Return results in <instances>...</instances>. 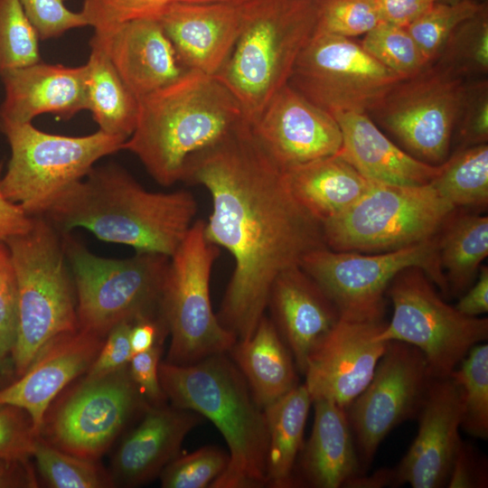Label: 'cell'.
<instances>
[{
  "label": "cell",
  "mask_w": 488,
  "mask_h": 488,
  "mask_svg": "<svg viewBox=\"0 0 488 488\" xmlns=\"http://www.w3.org/2000/svg\"><path fill=\"white\" fill-rule=\"evenodd\" d=\"M312 403L304 383L263 408L268 434L267 486L296 487L295 470Z\"/></svg>",
  "instance_id": "f546056e"
},
{
  "label": "cell",
  "mask_w": 488,
  "mask_h": 488,
  "mask_svg": "<svg viewBox=\"0 0 488 488\" xmlns=\"http://www.w3.org/2000/svg\"><path fill=\"white\" fill-rule=\"evenodd\" d=\"M437 244L448 294L460 296L488 256V217L456 210L437 234Z\"/></svg>",
  "instance_id": "1f68e13d"
},
{
  "label": "cell",
  "mask_w": 488,
  "mask_h": 488,
  "mask_svg": "<svg viewBox=\"0 0 488 488\" xmlns=\"http://www.w3.org/2000/svg\"><path fill=\"white\" fill-rule=\"evenodd\" d=\"M296 201L321 223L354 204L374 183L338 154L284 171Z\"/></svg>",
  "instance_id": "83f0119b"
},
{
  "label": "cell",
  "mask_w": 488,
  "mask_h": 488,
  "mask_svg": "<svg viewBox=\"0 0 488 488\" xmlns=\"http://www.w3.org/2000/svg\"><path fill=\"white\" fill-rule=\"evenodd\" d=\"M133 322L124 321L114 326L86 371L84 380H95L128 365L132 357L130 331Z\"/></svg>",
  "instance_id": "7dc6e473"
},
{
  "label": "cell",
  "mask_w": 488,
  "mask_h": 488,
  "mask_svg": "<svg viewBox=\"0 0 488 488\" xmlns=\"http://www.w3.org/2000/svg\"><path fill=\"white\" fill-rule=\"evenodd\" d=\"M244 121L230 90L214 75L187 70L138 99L135 129L122 150L134 154L159 184L182 182L187 160Z\"/></svg>",
  "instance_id": "3957f363"
},
{
  "label": "cell",
  "mask_w": 488,
  "mask_h": 488,
  "mask_svg": "<svg viewBox=\"0 0 488 488\" xmlns=\"http://www.w3.org/2000/svg\"><path fill=\"white\" fill-rule=\"evenodd\" d=\"M430 183L456 209H485L488 204V145L454 150Z\"/></svg>",
  "instance_id": "d6a6232c"
},
{
  "label": "cell",
  "mask_w": 488,
  "mask_h": 488,
  "mask_svg": "<svg viewBox=\"0 0 488 488\" xmlns=\"http://www.w3.org/2000/svg\"><path fill=\"white\" fill-rule=\"evenodd\" d=\"M40 40L57 38L69 30L87 26L80 13L68 9L63 0H18Z\"/></svg>",
  "instance_id": "bcb514c9"
},
{
  "label": "cell",
  "mask_w": 488,
  "mask_h": 488,
  "mask_svg": "<svg viewBox=\"0 0 488 488\" xmlns=\"http://www.w3.org/2000/svg\"><path fill=\"white\" fill-rule=\"evenodd\" d=\"M104 338L80 327L56 336L21 376L0 388V405L23 409L40 435L51 403L69 383L86 373Z\"/></svg>",
  "instance_id": "ffe728a7"
},
{
  "label": "cell",
  "mask_w": 488,
  "mask_h": 488,
  "mask_svg": "<svg viewBox=\"0 0 488 488\" xmlns=\"http://www.w3.org/2000/svg\"><path fill=\"white\" fill-rule=\"evenodd\" d=\"M455 1H459V0H454V2H455Z\"/></svg>",
  "instance_id": "680465c9"
},
{
  "label": "cell",
  "mask_w": 488,
  "mask_h": 488,
  "mask_svg": "<svg viewBox=\"0 0 488 488\" xmlns=\"http://www.w3.org/2000/svg\"><path fill=\"white\" fill-rule=\"evenodd\" d=\"M467 80L435 61L399 80L370 114L409 155L439 165L450 155Z\"/></svg>",
  "instance_id": "4fadbf2b"
},
{
  "label": "cell",
  "mask_w": 488,
  "mask_h": 488,
  "mask_svg": "<svg viewBox=\"0 0 488 488\" xmlns=\"http://www.w3.org/2000/svg\"><path fill=\"white\" fill-rule=\"evenodd\" d=\"M0 131L11 151L2 192L31 217L43 215L99 159L122 150L126 141L100 130L82 136L51 134L32 123L1 125Z\"/></svg>",
  "instance_id": "ba28073f"
},
{
  "label": "cell",
  "mask_w": 488,
  "mask_h": 488,
  "mask_svg": "<svg viewBox=\"0 0 488 488\" xmlns=\"http://www.w3.org/2000/svg\"><path fill=\"white\" fill-rule=\"evenodd\" d=\"M179 2H190V3H218V2H237L243 0H173Z\"/></svg>",
  "instance_id": "6f0895ef"
},
{
  "label": "cell",
  "mask_w": 488,
  "mask_h": 488,
  "mask_svg": "<svg viewBox=\"0 0 488 488\" xmlns=\"http://www.w3.org/2000/svg\"><path fill=\"white\" fill-rule=\"evenodd\" d=\"M17 279V328L12 352L21 376L56 336L78 326L76 296L62 235L42 215L31 229L5 240Z\"/></svg>",
  "instance_id": "8992f818"
},
{
  "label": "cell",
  "mask_w": 488,
  "mask_h": 488,
  "mask_svg": "<svg viewBox=\"0 0 488 488\" xmlns=\"http://www.w3.org/2000/svg\"><path fill=\"white\" fill-rule=\"evenodd\" d=\"M380 22L376 0H322L316 33L352 38Z\"/></svg>",
  "instance_id": "60d3db41"
},
{
  "label": "cell",
  "mask_w": 488,
  "mask_h": 488,
  "mask_svg": "<svg viewBox=\"0 0 488 488\" xmlns=\"http://www.w3.org/2000/svg\"><path fill=\"white\" fill-rule=\"evenodd\" d=\"M0 77L5 88L0 126L32 123L47 113L69 120L88 109L85 64L67 67L41 61Z\"/></svg>",
  "instance_id": "603a6c76"
},
{
  "label": "cell",
  "mask_w": 488,
  "mask_h": 488,
  "mask_svg": "<svg viewBox=\"0 0 488 488\" xmlns=\"http://www.w3.org/2000/svg\"><path fill=\"white\" fill-rule=\"evenodd\" d=\"M268 155L284 171L336 155L342 132L334 117L286 84L250 123Z\"/></svg>",
  "instance_id": "e0dca14e"
},
{
  "label": "cell",
  "mask_w": 488,
  "mask_h": 488,
  "mask_svg": "<svg viewBox=\"0 0 488 488\" xmlns=\"http://www.w3.org/2000/svg\"><path fill=\"white\" fill-rule=\"evenodd\" d=\"M435 61L465 80L487 77L488 6L455 27Z\"/></svg>",
  "instance_id": "e575fe53"
},
{
  "label": "cell",
  "mask_w": 488,
  "mask_h": 488,
  "mask_svg": "<svg viewBox=\"0 0 488 488\" xmlns=\"http://www.w3.org/2000/svg\"><path fill=\"white\" fill-rule=\"evenodd\" d=\"M462 412L460 390L452 378H433L417 416L418 435L395 467L399 485H446L461 442Z\"/></svg>",
  "instance_id": "d6986e66"
},
{
  "label": "cell",
  "mask_w": 488,
  "mask_h": 488,
  "mask_svg": "<svg viewBox=\"0 0 488 488\" xmlns=\"http://www.w3.org/2000/svg\"><path fill=\"white\" fill-rule=\"evenodd\" d=\"M182 182L211 195L205 236L234 260L217 317L237 341L249 339L265 315L275 279L326 247L322 223L294 197L284 170L248 121L192 155Z\"/></svg>",
  "instance_id": "6da1fadb"
},
{
  "label": "cell",
  "mask_w": 488,
  "mask_h": 488,
  "mask_svg": "<svg viewBox=\"0 0 488 488\" xmlns=\"http://www.w3.org/2000/svg\"><path fill=\"white\" fill-rule=\"evenodd\" d=\"M342 132L337 153L367 179L382 183L421 185L430 183L441 164L422 162L393 143L368 114H333Z\"/></svg>",
  "instance_id": "484cf974"
},
{
  "label": "cell",
  "mask_w": 488,
  "mask_h": 488,
  "mask_svg": "<svg viewBox=\"0 0 488 488\" xmlns=\"http://www.w3.org/2000/svg\"><path fill=\"white\" fill-rule=\"evenodd\" d=\"M360 42L368 53L400 79L411 77L428 65L403 26L380 22Z\"/></svg>",
  "instance_id": "f35d334b"
},
{
  "label": "cell",
  "mask_w": 488,
  "mask_h": 488,
  "mask_svg": "<svg viewBox=\"0 0 488 488\" xmlns=\"http://www.w3.org/2000/svg\"><path fill=\"white\" fill-rule=\"evenodd\" d=\"M173 0H83L80 14L94 33L128 22L158 19Z\"/></svg>",
  "instance_id": "b9f144b4"
},
{
  "label": "cell",
  "mask_w": 488,
  "mask_h": 488,
  "mask_svg": "<svg viewBox=\"0 0 488 488\" xmlns=\"http://www.w3.org/2000/svg\"><path fill=\"white\" fill-rule=\"evenodd\" d=\"M229 352L262 408L298 385L292 353L266 315L252 336L237 341Z\"/></svg>",
  "instance_id": "f1b7e54d"
},
{
  "label": "cell",
  "mask_w": 488,
  "mask_h": 488,
  "mask_svg": "<svg viewBox=\"0 0 488 488\" xmlns=\"http://www.w3.org/2000/svg\"><path fill=\"white\" fill-rule=\"evenodd\" d=\"M395 468H381L370 475L362 474L354 476L345 483V488H383L399 486Z\"/></svg>",
  "instance_id": "11a10c76"
},
{
  "label": "cell",
  "mask_w": 488,
  "mask_h": 488,
  "mask_svg": "<svg viewBox=\"0 0 488 488\" xmlns=\"http://www.w3.org/2000/svg\"><path fill=\"white\" fill-rule=\"evenodd\" d=\"M87 68L88 109L99 130L127 140L133 133L138 99L124 83L103 47L93 37Z\"/></svg>",
  "instance_id": "4dcf8cb0"
},
{
  "label": "cell",
  "mask_w": 488,
  "mask_h": 488,
  "mask_svg": "<svg viewBox=\"0 0 488 488\" xmlns=\"http://www.w3.org/2000/svg\"><path fill=\"white\" fill-rule=\"evenodd\" d=\"M246 1L169 4L157 20L185 70L218 73L239 36Z\"/></svg>",
  "instance_id": "44dd1931"
},
{
  "label": "cell",
  "mask_w": 488,
  "mask_h": 488,
  "mask_svg": "<svg viewBox=\"0 0 488 488\" xmlns=\"http://www.w3.org/2000/svg\"><path fill=\"white\" fill-rule=\"evenodd\" d=\"M322 0H247L239 36L214 75L250 123L282 87L317 31Z\"/></svg>",
  "instance_id": "5b68a950"
},
{
  "label": "cell",
  "mask_w": 488,
  "mask_h": 488,
  "mask_svg": "<svg viewBox=\"0 0 488 488\" xmlns=\"http://www.w3.org/2000/svg\"><path fill=\"white\" fill-rule=\"evenodd\" d=\"M311 436L298 456L296 486L343 487L362 474L345 408L329 399H315Z\"/></svg>",
  "instance_id": "4316f807"
},
{
  "label": "cell",
  "mask_w": 488,
  "mask_h": 488,
  "mask_svg": "<svg viewBox=\"0 0 488 488\" xmlns=\"http://www.w3.org/2000/svg\"><path fill=\"white\" fill-rule=\"evenodd\" d=\"M456 210L431 183L374 182L349 209L322 223L324 239L337 251L395 250L435 238Z\"/></svg>",
  "instance_id": "9c48e42d"
},
{
  "label": "cell",
  "mask_w": 488,
  "mask_h": 488,
  "mask_svg": "<svg viewBox=\"0 0 488 488\" xmlns=\"http://www.w3.org/2000/svg\"><path fill=\"white\" fill-rule=\"evenodd\" d=\"M229 455L214 446L176 456L159 474L164 488H205L226 470Z\"/></svg>",
  "instance_id": "ab89813d"
},
{
  "label": "cell",
  "mask_w": 488,
  "mask_h": 488,
  "mask_svg": "<svg viewBox=\"0 0 488 488\" xmlns=\"http://www.w3.org/2000/svg\"><path fill=\"white\" fill-rule=\"evenodd\" d=\"M148 405L127 365L99 379L83 380L41 432L44 431L46 441L57 448L97 461L134 414Z\"/></svg>",
  "instance_id": "2e32d148"
},
{
  "label": "cell",
  "mask_w": 488,
  "mask_h": 488,
  "mask_svg": "<svg viewBox=\"0 0 488 488\" xmlns=\"http://www.w3.org/2000/svg\"><path fill=\"white\" fill-rule=\"evenodd\" d=\"M271 318L304 375L311 355L341 319L325 292L300 266L282 272L274 281L267 300Z\"/></svg>",
  "instance_id": "7402d4cb"
},
{
  "label": "cell",
  "mask_w": 488,
  "mask_h": 488,
  "mask_svg": "<svg viewBox=\"0 0 488 488\" xmlns=\"http://www.w3.org/2000/svg\"><path fill=\"white\" fill-rule=\"evenodd\" d=\"M386 295L393 314L376 338L417 347L432 378L449 377L471 348L488 339V319L466 316L448 305L419 267L399 272Z\"/></svg>",
  "instance_id": "7c38bea8"
},
{
  "label": "cell",
  "mask_w": 488,
  "mask_h": 488,
  "mask_svg": "<svg viewBox=\"0 0 488 488\" xmlns=\"http://www.w3.org/2000/svg\"><path fill=\"white\" fill-rule=\"evenodd\" d=\"M486 6V2L479 0L438 1L406 28L427 64H431L455 27Z\"/></svg>",
  "instance_id": "8d00e7d4"
},
{
  "label": "cell",
  "mask_w": 488,
  "mask_h": 488,
  "mask_svg": "<svg viewBox=\"0 0 488 488\" xmlns=\"http://www.w3.org/2000/svg\"><path fill=\"white\" fill-rule=\"evenodd\" d=\"M17 328V279L10 249L0 240V357L9 361Z\"/></svg>",
  "instance_id": "ee69618b"
},
{
  "label": "cell",
  "mask_w": 488,
  "mask_h": 488,
  "mask_svg": "<svg viewBox=\"0 0 488 488\" xmlns=\"http://www.w3.org/2000/svg\"><path fill=\"white\" fill-rule=\"evenodd\" d=\"M37 484L29 460L0 458V488H33Z\"/></svg>",
  "instance_id": "db71d44e"
},
{
  "label": "cell",
  "mask_w": 488,
  "mask_h": 488,
  "mask_svg": "<svg viewBox=\"0 0 488 488\" xmlns=\"http://www.w3.org/2000/svg\"><path fill=\"white\" fill-rule=\"evenodd\" d=\"M401 80L352 38L315 33L299 54L287 84L331 113L368 114Z\"/></svg>",
  "instance_id": "5bb4252c"
},
{
  "label": "cell",
  "mask_w": 488,
  "mask_h": 488,
  "mask_svg": "<svg viewBox=\"0 0 488 488\" xmlns=\"http://www.w3.org/2000/svg\"><path fill=\"white\" fill-rule=\"evenodd\" d=\"M160 343L151 349L134 354L128 362L130 376L138 390L152 405L164 404L166 397L159 380Z\"/></svg>",
  "instance_id": "c3c4849f"
},
{
  "label": "cell",
  "mask_w": 488,
  "mask_h": 488,
  "mask_svg": "<svg viewBox=\"0 0 488 488\" xmlns=\"http://www.w3.org/2000/svg\"><path fill=\"white\" fill-rule=\"evenodd\" d=\"M43 481L52 488H102L114 486L109 474L96 461L66 453L37 437L33 456Z\"/></svg>",
  "instance_id": "d590c367"
},
{
  "label": "cell",
  "mask_w": 488,
  "mask_h": 488,
  "mask_svg": "<svg viewBox=\"0 0 488 488\" xmlns=\"http://www.w3.org/2000/svg\"><path fill=\"white\" fill-rule=\"evenodd\" d=\"M384 324L340 319L304 373L313 401L329 399L346 408L366 388L389 344L376 338Z\"/></svg>",
  "instance_id": "ac0fdd59"
},
{
  "label": "cell",
  "mask_w": 488,
  "mask_h": 488,
  "mask_svg": "<svg viewBox=\"0 0 488 488\" xmlns=\"http://www.w3.org/2000/svg\"><path fill=\"white\" fill-rule=\"evenodd\" d=\"M61 235L80 328L106 337L121 322L160 316L169 257L136 251L125 258H103L90 252L70 233Z\"/></svg>",
  "instance_id": "52a82bcc"
},
{
  "label": "cell",
  "mask_w": 488,
  "mask_h": 488,
  "mask_svg": "<svg viewBox=\"0 0 488 488\" xmlns=\"http://www.w3.org/2000/svg\"><path fill=\"white\" fill-rule=\"evenodd\" d=\"M461 314L477 317L488 312V267L482 266L474 284L455 306Z\"/></svg>",
  "instance_id": "f5cc1de1"
},
{
  "label": "cell",
  "mask_w": 488,
  "mask_h": 488,
  "mask_svg": "<svg viewBox=\"0 0 488 488\" xmlns=\"http://www.w3.org/2000/svg\"><path fill=\"white\" fill-rule=\"evenodd\" d=\"M449 488L487 487L486 462L474 447L461 440L455 454L449 478Z\"/></svg>",
  "instance_id": "681fc988"
},
{
  "label": "cell",
  "mask_w": 488,
  "mask_h": 488,
  "mask_svg": "<svg viewBox=\"0 0 488 488\" xmlns=\"http://www.w3.org/2000/svg\"><path fill=\"white\" fill-rule=\"evenodd\" d=\"M299 266L332 299L341 318L349 321H382L387 289L392 279L408 267L421 268L444 295H448L437 236L377 253L321 248L305 254Z\"/></svg>",
  "instance_id": "8fae6325"
},
{
  "label": "cell",
  "mask_w": 488,
  "mask_h": 488,
  "mask_svg": "<svg viewBox=\"0 0 488 488\" xmlns=\"http://www.w3.org/2000/svg\"><path fill=\"white\" fill-rule=\"evenodd\" d=\"M63 1H65V0H63Z\"/></svg>",
  "instance_id": "91938a15"
},
{
  "label": "cell",
  "mask_w": 488,
  "mask_h": 488,
  "mask_svg": "<svg viewBox=\"0 0 488 488\" xmlns=\"http://www.w3.org/2000/svg\"><path fill=\"white\" fill-rule=\"evenodd\" d=\"M202 419V416L192 410L148 405L139 424L114 455L109 473L114 486L135 487L159 475Z\"/></svg>",
  "instance_id": "cb8c5ba5"
},
{
  "label": "cell",
  "mask_w": 488,
  "mask_h": 488,
  "mask_svg": "<svg viewBox=\"0 0 488 488\" xmlns=\"http://www.w3.org/2000/svg\"><path fill=\"white\" fill-rule=\"evenodd\" d=\"M454 0H376L381 22L407 27L436 2Z\"/></svg>",
  "instance_id": "f907efd6"
},
{
  "label": "cell",
  "mask_w": 488,
  "mask_h": 488,
  "mask_svg": "<svg viewBox=\"0 0 488 488\" xmlns=\"http://www.w3.org/2000/svg\"><path fill=\"white\" fill-rule=\"evenodd\" d=\"M39 436L23 409L0 405V458L29 460Z\"/></svg>",
  "instance_id": "f6af8a7d"
},
{
  "label": "cell",
  "mask_w": 488,
  "mask_h": 488,
  "mask_svg": "<svg viewBox=\"0 0 488 488\" xmlns=\"http://www.w3.org/2000/svg\"><path fill=\"white\" fill-rule=\"evenodd\" d=\"M453 142H456V149L487 144V77L467 80L465 99L453 134Z\"/></svg>",
  "instance_id": "7bdbcfd3"
},
{
  "label": "cell",
  "mask_w": 488,
  "mask_h": 488,
  "mask_svg": "<svg viewBox=\"0 0 488 488\" xmlns=\"http://www.w3.org/2000/svg\"><path fill=\"white\" fill-rule=\"evenodd\" d=\"M3 164L0 163V240L27 232L33 224L29 216L19 205L5 198L1 188Z\"/></svg>",
  "instance_id": "816d5d0a"
},
{
  "label": "cell",
  "mask_w": 488,
  "mask_h": 488,
  "mask_svg": "<svg viewBox=\"0 0 488 488\" xmlns=\"http://www.w3.org/2000/svg\"><path fill=\"white\" fill-rule=\"evenodd\" d=\"M432 379L420 350L389 342L372 379L345 408L361 466L371 465L393 428L418 416Z\"/></svg>",
  "instance_id": "9a60e30c"
},
{
  "label": "cell",
  "mask_w": 488,
  "mask_h": 488,
  "mask_svg": "<svg viewBox=\"0 0 488 488\" xmlns=\"http://www.w3.org/2000/svg\"><path fill=\"white\" fill-rule=\"evenodd\" d=\"M191 192H150L116 164L94 166L63 192L44 216L61 233L77 228L140 252L171 257L195 221Z\"/></svg>",
  "instance_id": "7a4b0ae2"
},
{
  "label": "cell",
  "mask_w": 488,
  "mask_h": 488,
  "mask_svg": "<svg viewBox=\"0 0 488 488\" xmlns=\"http://www.w3.org/2000/svg\"><path fill=\"white\" fill-rule=\"evenodd\" d=\"M118 75L139 99L179 78L185 70L157 19L126 23L94 33Z\"/></svg>",
  "instance_id": "d4e9b609"
},
{
  "label": "cell",
  "mask_w": 488,
  "mask_h": 488,
  "mask_svg": "<svg viewBox=\"0 0 488 488\" xmlns=\"http://www.w3.org/2000/svg\"><path fill=\"white\" fill-rule=\"evenodd\" d=\"M38 33L18 0H0V76L41 61Z\"/></svg>",
  "instance_id": "74e56055"
},
{
  "label": "cell",
  "mask_w": 488,
  "mask_h": 488,
  "mask_svg": "<svg viewBox=\"0 0 488 488\" xmlns=\"http://www.w3.org/2000/svg\"><path fill=\"white\" fill-rule=\"evenodd\" d=\"M158 371L172 406L210 419L227 443L228 466L211 488L267 486L268 434L264 409L225 352L188 365L161 362Z\"/></svg>",
  "instance_id": "277c9868"
},
{
  "label": "cell",
  "mask_w": 488,
  "mask_h": 488,
  "mask_svg": "<svg viewBox=\"0 0 488 488\" xmlns=\"http://www.w3.org/2000/svg\"><path fill=\"white\" fill-rule=\"evenodd\" d=\"M14 373V366L0 357V388L7 384Z\"/></svg>",
  "instance_id": "9f6ffc18"
},
{
  "label": "cell",
  "mask_w": 488,
  "mask_h": 488,
  "mask_svg": "<svg viewBox=\"0 0 488 488\" xmlns=\"http://www.w3.org/2000/svg\"><path fill=\"white\" fill-rule=\"evenodd\" d=\"M220 248L204 233V221L196 220L169 258L159 311L171 335L167 362L195 363L226 353L237 342L213 313L210 281Z\"/></svg>",
  "instance_id": "30bf717a"
},
{
  "label": "cell",
  "mask_w": 488,
  "mask_h": 488,
  "mask_svg": "<svg viewBox=\"0 0 488 488\" xmlns=\"http://www.w3.org/2000/svg\"><path fill=\"white\" fill-rule=\"evenodd\" d=\"M459 388L463 428L468 435L488 437V345H474L450 376Z\"/></svg>",
  "instance_id": "836d02e7"
}]
</instances>
